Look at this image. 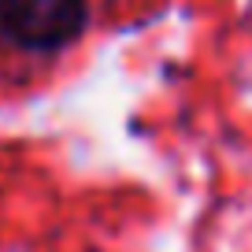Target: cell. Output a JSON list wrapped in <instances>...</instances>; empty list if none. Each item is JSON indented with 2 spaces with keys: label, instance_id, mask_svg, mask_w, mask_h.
I'll return each mask as SVG.
<instances>
[{
  "label": "cell",
  "instance_id": "1",
  "mask_svg": "<svg viewBox=\"0 0 252 252\" xmlns=\"http://www.w3.org/2000/svg\"><path fill=\"white\" fill-rule=\"evenodd\" d=\"M86 0H0V33L26 52H60L86 30Z\"/></svg>",
  "mask_w": 252,
  "mask_h": 252
}]
</instances>
